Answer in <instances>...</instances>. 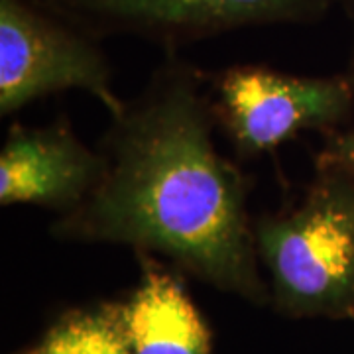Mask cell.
<instances>
[{"label": "cell", "mask_w": 354, "mask_h": 354, "mask_svg": "<svg viewBox=\"0 0 354 354\" xmlns=\"http://www.w3.org/2000/svg\"><path fill=\"white\" fill-rule=\"evenodd\" d=\"M140 281L122 304L134 354H213L211 333L183 281L152 254H136Z\"/></svg>", "instance_id": "7"}, {"label": "cell", "mask_w": 354, "mask_h": 354, "mask_svg": "<svg viewBox=\"0 0 354 354\" xmlns=\"http://www.w3.org/2000/svg\"><path fill=\"white\" fill-rule=\"evenodd\" d=\"M93 36H138L176 51L242 28L321 22L341 0H41Z\"/></svg>", "instance_id": "5"}, {"label": "cell", "mask_w": 354, "mask_h": 354, "mask_svg": "<svg viewBox=\"0 0 354 354\" xmlns=\"http://www.w3.org/2000/svg\"><path fill=\"white\" fill-rule=\"evenodd\" d=\"M101 153L85 146L67 120L12 124L0 148V205L73 211L95 187Z\"/></svg>", "instance_id": "6"}, {"label": "cell", "mask_w": 354, "mask_h": 354, "mask_svg": "<svg viewBox=\"0 0 354 354\" xmlns=\"http://www.w3.org/2000/svg\"><path fill=\"white\" fill-rule=\"evenodd\" d=\"M319 156L329 158L354 171V128L330 132Z\"/></svg>", "instance_id": "9"}, {"label": "cell", "mask_w": 354, "mask_h": 354, "mask_svg": "<svg viewBox=\"0 0 354 354\" xmlns=\"http://www.w3.org/2000/svg\"><path fill=\"white\" fill-rule=\"evenodd\" d=\"M274 301L290 315L354 313V171L317 156L293 207L254 221Z\"/></svg>", "instance_id": "2"}, {"label": "cell", "mask_w": 354, "mask_h": 354, "mask_svg": "<svg viewBox=\"0 0 354 354\" xmlns=\"http://www.w3.org/2000/svg\"><path fill=\"white\" fill-rule=\"evenodd\" d=\"M167 53L146 87L111 116L95 187L57 215L50 232L57 241L164 256L218 290L266 304L250 181L216 148L205 75Z\"/></svg>", "instance_id": "1"}, {"label": "cell", "mask_w": 354, "mask_h": 354, "mask_svg": "<svg viewBox=\"0 0 354 354\" xmlns=\"http://www.w3.org/2000/svg\"><path fill=\"white\" fill-rule=\"evenodd\" d=\"M28 354H134L122 304L65 313Z\"/></svg>", "instance_id": "8"}, {"label": "cell", "mask_w": 354, "mask_h": 354, "mask_svg": "<svg viewBox=\"0 0 354 354\" xmlns=\"http://www.w3.org/2000/svg\"><path fill=\"white\" fill-rule=\"evenodd\" d=\"M211 85L216 122L246 158L274 152L305 130H341L354 113L348 73L301 77L266 65H232Z\"/></svg>", "instance_id": "4"}, {"label": "cell", "mask_w": 354, "mask_h": 354, "mask_svg": "<svg viewBox=\"0 0 354 354\" xmlns=\"http://www.w3.org/2000/svg\"><path fill=\"white\" fill-rule=\"evenodd\" d=\"M97 39L41 0H0V114L77 88L116 116L127 99Z\"/></svg>", "instance_id": "3"}, {"label": "cell", "mask_w": 354, "mask_h": 354, "mask_svg": "<svg viewBox=\"0 0 354 354\" xmlns=\"http://www.w3.org/2000/svg\"><path fill=\"white\" fill-rule=\"evenodd\" d=\"M341 4L346 8L348 18H351V24H353V51H351V64H348L346 73H348V77L353 79L354 83V0H341Z\"/></svg>", "instance_id": "10"}]
</instances>
